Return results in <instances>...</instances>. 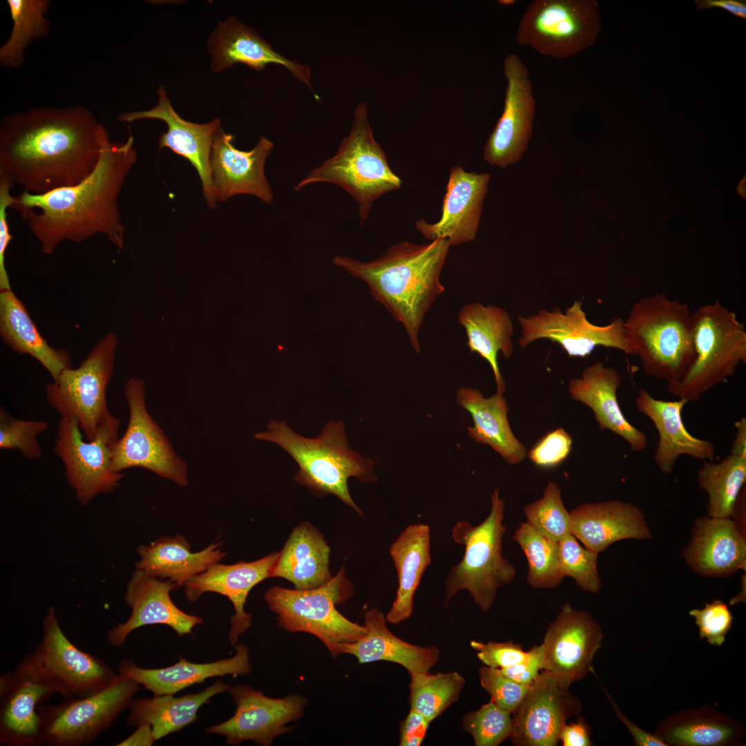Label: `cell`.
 <instances>
[{"instance_id":"1","label":"cell","mask_w":746,"mask_h":746,"mask_svg":"<svg viewBox=\"0 0 746 746\" xmlns=\"http://www.w3.org/2000/svg\"><path fill=\"white\" fill-rule=\"evenodd\" d=\"M108 138L82 106L8 115L0 125V174L36 195L74 186L94 171Z\"/></svg>"},{"instance_id":"2","label":"cell","mask_w":746,"mask_h":746,"mask_svg":"<svg viewBox=\"0 0 746 746\" xmlns=\"http://www.w3.org/2000/svg\"><path fill=\"white\" fill-rule=\"evenodd\" d=\"M129 131L125 142L104 144L94 171L79 183L36 195L23 191L10 207L20 212L41 251L52 254L63 241L83 242L103 234L123 248L125 227L118 197L137 160Z\"/></svg>"},{"instance_id":"3","label":"cell","mask_w":746,"mask_h":746,"mask_svg":"<svg viewBox=\"0 0 746 746\" xmlns=\"http://www.w3.org/2000/svg\"><path fill=\"white\" fill-rule=\"evenodd\" d=\"M450 246L442 238L421 245L403 241L370 262L338 256L332 261L368 285L374 299L403 325L412 348L419 353L423 318L445 290L439 277Z\"/></svg>"},{"instance_id":"4","label":"cell","mask_w":746,"mask_h":746,"mask_svg":"<svg viewBox=\"0 0 746 746\" xmlns=\"http://www.w3.org/2000/svg\"><path fill=\"white\" fill-rule=\"evenodd\" d=\"M344 428L341 421H329L319 436L310 439L297 434L283 421L272 420L265 431L255 433L254 437L273 442L285 450L298 466L294 480L316 497L334 495L363 517L350 494L347 481L355 477L361 482H376L374 463L351 449Z\"/></svg>"},{"instance_id":"5","label":"cell","mask_w":746,"mask_h":746,"mask_svg":"<svg viewBox=\"0 0 746 746\" xmlns=\"http://www.w3.org/2000/svg\"><path fill=\"white\" fill-rule=\"evenodd\" d=\"M624 336L644 373L680 382L696 357L692 313L686 303L654 293L635 303L624 321Z\"/></svg>"},{"instance_id":"6","label":"cell","mask_w":746,"mask_h":746,"mask_svg":"<svg viewBox=\"0 0 746 746\" xmlns=\"http://www.w3.org/2000/svg\"><path fill=\"white\" fill-rule=\"evenodd\" d=\"M491 510L479 525L459 521L453 526L454 542L465 546L463 557L452 566L445 580L447 606L459 591L466 590L483 612L490 609L498 590L516 576L515 566L502 552V540L506 531L503 524L504 501L496 488L490 495Z\"/></svg>"},{"instance_id":"7","label":"cell","mask_w":746,"mask_h":746,"mask_svg":"<svg viewBox=\"0 0 746 746\" xmlns=\"http://www.w3.org/2000/svg\"><path fill=\"white\" fill-rule=\"evenodd\" d=\"M316 182L334 184L349 193L358 204L361 224L374 201L401 187V178L392 171L385 151L374 138L365 102L356 106L350 132L337 153L312 169L294 190Z\"/></svg>"},{"instance_id":"8","label":"cell","mask_w":746,"mask_h":746,"mask_svg":"<svg viewBox=\"0 0 746 746\" xmlns=\"http://www.w3.org/2000/svg\"><path fill=\"white\" fill-rule=\"evenodd\" d=\"M354 593L343 566L327 583L308 590L274 586L264 598L276 614L278 625L289 633L303 632L319 639L333 658L339 656V647L361 638L366 628L346 618L336 609Z\"/></svg>"},{"instance_id":"9","label":"cell","mask_w":746,"mask_h":746,"mask_svg":"<svg viewBox=\"0 0 746 746\" xmlns=\"http://www.w3.org/2000/svg\"><path fill=\"white\" fill-rule=\"evenodd\" d=\"M695 360L684 378L667 383L669 394L688 402L734 375L746 363V329L736 314L718 300L692 313Z\"/></svg>"},{"instance_id":"10","label":"cell","mask_w":746,"mask_h":746,"mask_svg":"<svg viewBox=\"0 0 746 746\" xmlns=\"http://www.w3.org/2000/svg\"><path fill=\"white\" fill-rule=\"evenodd\" d=\"M595 0H535L523 13L516 41L564 59L592 46L601 28Z\"/></svg>"},{"instance_id":"11","label":"cell","mask_w":746,"mask_h":746,"mask_svg":"<svg viewBox=\"0 0 746 746\" xmlns=\"http://www.w3.org/2000/svg\"><path fill=\"white\" fill-rule=\"evenodd\" d=\"M117 336L109 332L92 347L80 365L62 371L45 390L49 405L61 416L73 414L87 441L111 414L106 389L114 371Z\"/></svg>"},{"instance_id":"12","label":"cell","mask_w":746,"mask_h":746,"mask_svg":"<svg viewBox=\"0 0 746 746\" xmlns=\"http://www.w3.org/2000/svg\"><path fill=\"white\" fill-rule=\"evenodd\" d=\"M140 686L119 675L110 686L92 695L39 705L41 745L82 746L93 742L131 707Z\"/></svg>"},{"instance_id":"13","label":"cell","mask_w":746,"mask_h":746,"mask_svg":"<svg viewBox=\"0 0 746 746\" xmlns=\"http://www.w3.org/2000/svg\"><path fill=\"white\" fill-rule=\"evenodd\" d=\"M128 421L124 434L113 443L111 470L122 473L138 467L184 488L189 484L188 466L175 452L160 425L148 412L144 383L130 379L124 387Z\"/></svg>"},{"instance_id":"14","label":"cell","mask_w":746,"mask_h":746,"mask_svg":"<svg viewBox=\"0 0 746 746\" xmlns=\"http://www.w3.org/2000/svg\"><path fill=\"white\" fill-rule=\"evenodd\" d=\"M53 448L65 466L67 482L82 505L99 494H109L119 485L122 473L111 470V448L118 438L120 421L110 414L91 441L84 434L72 414L60 416Z\"/></svg>"},{"instance_id":"15","label":"cell","mask_w":746,"mask_h":746,"mask_svg":"<svg viewBox=\"0 0 746 746\" xmlns=\"http://www.w3.org/2000/svg\"><path fill=\"white\" fill-rule=\"evenodd\" d=\"M41 641L32 651L41 672L57 694L65 698H82L113 683L119 674L102 659L73 644L62 631L56 611L47 610L42 622Z\"/></svg>"},{"instance_id":"16","label":"cell","mask_w":746,"mask_h":746,"mask_svg":"<svg viewBox=\"0 0 746 746\" xmlns=\"http://www.w3.org/2000/svg\"><path fill=\"white\" fill-rule=\"evenodd\" d=\"M236 705L234 714L228 720L210 726L206 733L226 737V743L238 745L251 740L258 745L269 746L274 739L289 733L307 705V699L301 694H289L284 698L266 696L246 684L229 688Z\"/></svg>"},{"instance_id":"17","label":"cell","mask_w":746,"mask_h":746,"mask_svg":"<svg viewBox=\"0 0 746 746\" xmlns=\"http://www.w3.org/2000/svg\"><path fill=\"white\" fill-rule=\"evenodd\" d=\"M582 303L575 300L564 313L558 307L542 309L528 317L518 316L522 336L521 348L539 339H548L559 344L569 356L585 357L597 346L612 347L633 354L624 336V320L615 317L606 325L591 323L582 309Z\"/></svg>"},{"instance_id":"18","label":"cell","mask_w":746,"mask_h":746,"mask_svg":"<svg viewBox=\"0 0 746 746\" xmlns=\"http://www.w3.org/2000/svg\"><path fill=\"white\" fill-rule=\"evenodd\" d=\"M57 689L36 664L32 652L0 678V743L41 746L38 707Z\"/></svg>"},{"instance_id":"19","label":"cell","mask_w":746,"mask_h":746,"mask_svg":"<svg viewBox=\"0 0 746 746\" xmlns=\"http://www.w3.org/2000/svg\"><path fill=\"white\" fill-rule=\"evenodd\" d=\"M603 638L599 623L589 613L564 604L541 644L543 670L553 675L563 688L569 689L574 682L595 673L592 662Z\"/></svg>"},{"instance_id":"20","label":"cell","mask_w":746,"mask_h":746,"mask_svg":"<svg viewBox=\"0 0 746 746\" xmlns=\"http://www.w3.org/2000/svg\"><path fill=\"white\" fill-rule=\"evenodd\" d=\"M507 80L504 106L501 117L484 148V160L492 166L505 168L518 162L533 135L535 100L528 70L515 53L504 60Z\"/></svg>"},{"instance_id":"21","label":"cell","mask_w":746,"mask_h":746,"mask_svg":"<svg viewBox=\"0 0 746 746\" xmlns=\"http://www.w3.org/2000/svg\"><path fill=\"white\" fill-rule=\"evenodd\" d=\"M582 707L576 696L542 670L512 714L509 739L515 746H555L567 719L578 714Z\"/></svg>"},{"instance_id":"22","label":"cell","mask_w":746,"mask_h":746,"mask_svg":"<svg viewBox=\"0 0 746 746\" xmlns=\"http://www.w3.org/2000/svg\"><path fill=\"white\" fill-rule=\"evenodd\" d=\"M233 136L220 125L216 131L210 157L215 197L226 201L238 194L254 195L267 204L274 200L265 173L267 157L274 143L261 137L250 151H240L233 144Z\"/></svg>"},{"instance_id":"23","label":"cell","mask_w":746,"mask_h":746,"mask_svg":"<svg viewBox=\"0 0 746 746\" xmlns=\"http://www.w3.org/2000/svg\"><path fill=\"white\" fill-rule=\"evenodd\" d=\"M169 580L150 575L136 568L126 590L124 601L131 608V614L107 633V640L113 647H120L128 636L138 628L153 624L171 627L179 636L192 634L193 628L203 623L199 616L186 613L172 601L170 593L177 589Z\"/></svg>"},{"instance_id":"24","label":"cell","mask_w":746,"mask_h":746,"mask_svg":"<svg viewBox=\"0 0 746 746\" xmlns=\"http://www.w3.org/2000/svg\"><path fill=\"white\" fill-rule=\"evenodd\" d=\"M157 94L158 104L154 108L122 113L117 120L132 122L139 119H154L164 122L168 129L160 136L159 148H168L191 163L200 177L203 195L209 207L215 209L217 200L213 186L210 157L214 135L220 125V120L215 119L206 124L188 122L175 111L164 86H160Z\"/></svg>"},{"instance_id":"25","label":"cell","mask_w":746,"mask_h":746,"mask_svg":"<svg viewBox=\"0 0 746 746\" xmlns=\"http://www.w3.org/2000/svg\"><path fill=\"white\" fill-rule=\"evenodd\" d=\"M490 178L488 173L467 172L461 165L452 166L441 218L435 223L416 221L417 230L429 240L446 239L450 245L475 240Z\"/></svg>"},{"instance_id":"26","label":"cell","mask_w":746,"mask_h":746,"mask_svg":"<svg viewBox=\"0 0 746 746\" xmlns=\"http://www.w3.org/2000/svg\"><path fill=\"white\" fill-rule=\"evenodd\" d=\"M279 552H274L253 562L233 564L216 563L190 579L184 585L188 600L195 602L205 593L226 596L232 603L234 614L230 618L229 640L235 646L240 636L251 625L252 616L245 611L250 591L258 583L271 577Z\"/></svg>"},{"instance_id":"27","label":"cell","mask_w":746,"mask_h":746,"mask_svg":"<svg viewBox=\"0 0 746 746\" xmlns=\"http://www.w3.org/2000/svg\"><path fill=\"white\" fill-rule=\"evenodd\" d=\"M745 531L732 518L699 517L682 556L693 571L703 577H727L745 571Z\"/></svg>"},{"instance_id":"28","label":"cell","mask_w":746,"mask_h":746,"mask_svg":"<svg viewBox=\"0 0 746 746\" xmlns=\"http://www.w3.org/2000/svg\"><path fill=\"white\" fill-rule=\"evenodd\" d=\"M688 403L682 399H658L643 388L640 389L635 398L638 410L653 422L658 431L659 440L653 461L664 475L673 472L681 455L702 461H714L716 456V448L710 441L698 438L686 429L682 412Z\"/></svg>"},{"instance_id":"29","label":"cell","mask_w":746,"mask_h":746,"mask_svg":"<svg viewBox=\"0 0 746 746\" xmlns=\"http://www.w3.org/2000/svg\"><path fill=\"white\" fill-rule=\"evenodd\" d=\"M570 515L571 534L585 548L598 553L620 540L652 537L644 513L629 502L584 503L573 509Z\"/></svg>"},{"instance_id":"30","label":"cell","mask_w":746,"mask_h":746,"mask_svg":"<svg viewBox=\"0 0 746 746\" xmlns=\"http://www.w3.org/2000/svg\"><path fill=\"white\" fill-rule=\"evenodd\" d=\"M208 51L212 57L211 68L214 73L239 63L256 70H262L267 65L276 64L285 67L312 89L309 66L278 54L258 32L233 17L219 22L209 38Z\"/></svg>"},{"instance_id":"31","label":"cell","mask_w":746,"mask_h":746,"mask_svg":"<svg viewBox=\"0 0 746 746\" xmlns=\"http://www.w3.org/2000/svg\"><path fill=\"white\" fill-rule=\"evenodd\" d=\"M622 377L613 367L597 362L586 367L580 378L568 383L571 397L588 406L601 430H609L624 439L631 450H644L648 443L646 434L624 417L619 405L617 391Z\"/></svg>"},{"instance_id":"32","label":"cell","mask_w":746,"mask_h":746,"mask_svg":"<svg viewBox=\"0 0 746 746\" xmlns=\"http://www.w3.org/2000/svg\"><path fill=\"white\" fill-rule=\"evenodd\" d=\"M231 658L207 663H194L179 657L171 666L159 669L139 667L132 659L122 660L117 673L142 685L153 696L175 695L178 692L208 678L226 675H247L251 670L249 650L244 643H237Z\"/></svg>"},{"instance_id":"33","label":"cell","mask_w":746,"mask_h":746,"mask_svg":"<svg viewBox=\"0 0 746 746\" xmlns=\"http://www.w3.org/2000/svg\"><path fill=\"white\" fill-rule=\"evenodd\" d=\"M363 618L365 634L357 641L341 644L339 655H352L360 664L394 662L408 673L429 671L438 662L440 650L437 647L415 645L396 637L388 628L385 616L379 609L367 610Z\"/></svg>"},{"instance_id":"34","label":"cell","mask_w":746,"mask_h":746,"mask_svg":"<svg viewBox=\"0 0 746 746\" xmlns=\"http://www.w3.org/2000/svg\"><path fill=\"white\" fill-rule=\"evenodd\" d=\"M653 734L667 746H734L742 745V720L709 705L673 713L661 720Z\"/></svg>"},{"instance_id":"35","label":"cell","mask_w":746,"mask_h":746,"mask_svg":"<svg viewBox=\"0 0 746 746\" xmlns=\"http://www.w3.org/2000/svg\"><path fill=\"white\" fill-rule=\"evenodd\" d=\"M457 401L472 417L473 426L468 427L471 439L488 445L510 465L524 460L526 449L510 428V408L504 394L496 392L486 398L477 389L461 387L457 392Z\"/></svg>"},{"instance_id":"36","label":"cell","mask_w":746,"mask_h":746,"mask_svg":"<svg viewBox=\"0 0 746 746\" xmlns=\"http://www.w3.org/2000/svg\"><path fill=\"white\" fill-rule=\"evenodd\" d=\"M330 547L323 535L310 523L294 528L271 571V577L291 582L294 589L308 590L327 583L330 573Z\"/></svg>"},{"instance_id":"37","label":"cell","mask_w":746,"mask_h":746,"mask_svg":"<svg viewBox=\"0 0 746 746\" xmlns=\"http://www.w3.org/2000/svg\"><path fill=\"white\" fill-rule=\"evenodd\" d=\"M221 545L222 542H214L192 552L191 544L181 535L161 537L138 548L140 558L135 567L151 576L169 580L179 587L219 562L226 555Z\"/></svg>"},{"instance_id":"38","label":"cell","mask_w":746,"mask_h":746,"mask_svg":"<svg viewBox=\"0 0 746 746\" xmlns=\"http://www.w3.org/2000/svg\"><path fill=\"white\" fill-rule=\"evenodd\" d=\"M390 554L397 573L398 589L385 619L389 623L397 624L411 617L417 589L432 562L428 525L415 524L407 526L392 544Z\"/></svg>"},{"instance_id":"39","label":"cell","mask_w":746,"mask_h":746,"mask_svg":"<svg viewBox=\"0 0 746 746\" xmlns=\"http://www.w3.org/2000/svg\"><path fill=\"white\" fill-rule=\"evenodd\" d=\"M0 335L16 353L38 361L52 381L57 380L63 370L72 367L69 353L48 343L12 289L0 291Z\"/></svg>"},{"instance_id":"40","label":"cell","mask_w":746,"mask_h":746,"mask_svg":"<svg viewBox=\"0 0 746 746\" xmlns=\"http://www.w3.org/2000/svg\"><path fill=\"white\" fill-rule=\"evenodd\" d=\"M458 323L467 334V345L490 365L497 385V392L504 394L505 381L500 372L498 353L509 358L513 353L512 336L514 327L509 314L502 308L479 303L465 305L459 311Z\"/></svg>"},{"instance_id":"41","label":"cell","mask_w":746,"mask_h":746,"mask_svg":"<svg viewBox=\"0 0 746 746\" xmlns=\"http://www.w3.org/2000/svg\"><path fill=\"white\" fill-rule=\"evenodd\" d=\"M230 685L221 680H216L204 690L174 697V695L153 696L133 700L127 717L129 726L137 727L149 723L155 740L178 732L198 718V711L210 699L229 689Z\"/></svg>"},{"instance_id":"42","label":"cell","mask_w":746,"mask_h":746,"mask_svg":"<svg viewBox=\"0 0 746 746\" xmlns=\"http://www.w3.org/2000/svg\"><path fill=\"white\" fill-rule=\"evenodd\" d=\"M697 480L708 495L707 516L732 518L746 481V456L730 453L718 463L704 460Z\"/></svg>"},{"instance_id":"43","label":"cell","mask_w":746,"mask_h":746,"mask_svg":"<svg viewBox=\"0 0 746 746\" xmlns=\"http://www.w3.org/2000/svg\"><path fill=\"white\" fill-rule=\"evenodd\" d=\"M12 28L8 39L0 48V64L8 68H17L24 61L27 46L46 36L50 24L45 13L48 0H8Z\"/></svg>"},{"instance_id":"44","label":"cell","mask_w":746,"mask_h":746,"mask_svg":"<svg viewBox=\"0 0 746 746\" xmlns=\"http://www.w3.org/2000/svg\"><path fill=\"white\" fill-rule=\"evenodd\" d=\"M408 673L410 709L430 723L459 700L466 684L464 678L457 671Z\"/></svg>"},{"instance_id":"45","label":"cell","mask_w":746,"mask_h":746,"mask_svg":"<svg viewBox=\"0 0 746 746\" xmlns=\"http://www.w3.org/2000/svg\"><path fill=\"white\" fill-rule=\"evenodd\" d=\"M528 562L527 582L535 589H553L564 580L559 568V542L548 538L527 522L513 535Z\"/></svg>"},{"instance_id":"46","label":"cell","mask_w":746,"mask_h":746,"mask_svg":"<svg viewBox=\"0 0 746 746\" xmlns=\"http://www.w3.org/2000/svg\"><path fill=\"white\" fill-rule=\"evenodd\" d=\"M527 522L541 534L559 542L571 534L570 512L564 506L561 490L549 481L543 490V497L524 508Z\"/></svg>"},{"instance_id":"47","label":"cell","mask_w":746,"mask_h":746,"mask_svg":"<svg viewBox=\"0 0 746 746\" xmlns=\"http://www.w3.org/2000/svg\"><path fill=\"white\" fill-rule=\"evenodd\" d=\"M598 554L582 547L569 534L559 542L560 571L564 577H572L585 591L597 593L602 586L597 566Z\"/></svg>"},{"instance_id":"48","label":"cell","mask_w":746,"mask_h":746,"mask_svg":"<svg viewBox=\"0 0 746 746\" xmlns=\"http://www.w3.org/2000/svg\"><path fill=\"white\" fill-rule=\"evenodd\" d=\"M462 727L472 736L476 746H498L510 738L513 715L489 701L479 709L466 713L462 719Z\"/></svg>"},{"instance_id":"49","label":"cell","mask_w":746,"mask_h":746,"mask_svg":"<svg viewBox=\"0 0 746 746\" xmlns=\"http://www.w3.org/2000/svg\"><path fill=\"white\" fill-rule=\"evenodd\" d=\"M48 428L46 421L17 419L1 407L0 448L17 450L28 459H40L43 453L37 437Z\"/></svg>"},{"instance_id":"50","label":"cell","mask_w":746,"mask_h":746,"mask_svg":"<svg viewBox=\"0 0 746 746\" xmlns=\"http://www.w3.org/2000/svg\"><path fill=\"white\" fill-rule=\"evenodd\" d=\"M480 685L490 700L512 714L527 694L530 685H521L503 675L499 669L482 666L479 670Z\"/></svg>"},{"instance_id":"51","label":"cell","mask_w":746,"mask_h":746,"mask_svg":"<svg viewBox=\"0 0 746 746\" xmlns=\"http://www.w3.org/2000/svg\"><path fill=\"white\" fill-rule=\"evenodd\" d=\"M689 613L695 618L700 640L705 638L714 646L723 645L733 623V615L727 604L715 599L706 603L702 609H693Z\"/></svg>"},{"instance_id":"52","label":"cell","mask_w":746,"mask_h":746,"mask_svg":"<svg viewBox=\"0 0 746 746\" xmlns=\"http://www.w3.org/2000/svg\"><path fill=\"white\" fill-rule=\"evenodd\" d=\"M572 439L563 428H559L548 432L527 452V457L536 466L553 468L569 455Z\"/></svg>"},{"instance_id":"53","label":"cell","mask_w":746,"mask_h":746,"mask_svg":"<svg viewBox=\"0 0 746 746\" xmlns=\"http://www.w3.org/2000/svg\"><path fill=\"white\" fill-rule=\"evenodd\" d=\"M470 645L477 651V656L484 665L496 669L506 668L522 662L528 654L521 644L511 641L484 642L473 640Z\"/></svg>"},{"instance_id":"54","label":"cell","mask_w":746,"mask_h":746,"mask_svg":"<svg viewBox=\"0 0 746 746\" xmlns=\"http://www.w3.org/2000/svg\"><path fill=\"white\" fill-rule=\"evenodd\" d=\"M13 186L8 178L0 175V291L11 289L5 258L12 238L7 219V209L10 208L15 202V197L10 193Z\"/></svg>"},{"instance_id":"55","label":"cell","mask_w":746,"mask_h":746,"mask_svg":"<svg viewBox=\"0 0 746 746\" xmlns=\"http://www.w3.org/2000/svg\"><path fill=\"white\" fill-rule=\"evenodd\" d=\"M527 658L512 666L499 669L508 678L521 685H530L544 669L542 647L534 645L528 651Z\"/></svg>"},{"instance_id":"56","label":"cell","mask_w":746,"mask_h":746,"mask_svg":"<svg viewBox=\"0 0 746 746\" xmlns=\"http://www.w3.org/2000/svg\"><path fill=\"white\" fill-rule=\"evenodd\" d=\"M429 723L425 717L414 710L410 709L406 717L400 724V746H419L423 743Z\"/></svg>"},{"instance_id":"57","label":"cell","mask_w":746,"mask_h":746,"mask_svg":"<svg viewBox=\"0 0 746 746\" xmlns=\"http://www.w3.org/2000/svg\"><path fill=\"white\" fill-rule=\"evenodd\" d=\"M591 728L583 716L570 724L565 723L560 730L559 741L563 746H591Z\"/></svg>"},{"instance_id":"58","label":"cell","mask_w":746,"mask_h":746,"mask_svg":"<svg viewBox=\"0 0 746 746\" xmlns=\"http://www.w3.org/2000/svg\"><path fill=\"white\" fill-rule=\"evenodd\" d=\"M611 705L619 720L624 724L627 729L632 736L635 745L637 746H667L660 738H659L653 733L650 734L641 728H640L636 724L631 721L627 718L623 713L620 710L618 707L613 701L611 696L609 694L606 690L602 687Z\"/></svg>"},{"instance_id":"59","label":"cell","mask_w":746,"mask_h":746,"mask_svg":"<svg viewBox=\"0 0 746 746\" xmlns=\"http://www.w3.org/2000/svg\"><path fill=\"white\" fill-rule=\"evenodd\" d=\"M696 8L704 10L711 8L725 10L734 16L746 19V2L738 0H696Z\"/></svg>"},{"instance_id":"60","label":"cell","mask_w":746,"mask_h":746,"mask_svg":"<svg viewBox=\"0 0 746 746\" xmlns=\"http://www.w3.org/2000/svg\"><path fill=\"white\" fill-rule=\"evenodd\" d=\"M136 730L129 736L117 743L116 746H151L156 741L151 726L149 723H142L136 727Z\"/></svg>"},{"instance_id":"61","label":"cell","mask_w":746,"mask_h":746,"mask_svg":"<svg viewBox=\"0 0 746 746\" xmlns=\"http://www.w3.org/2000/svg\"><path fill=\"white\" fill-rule=\"evenodd\" d=\"M736 435L731 446L730 453L746 456V417H742L734 423Z\"/></svg>"},{"instance_id":"62","label":"cell","mask_w":746,"mask_h":746,"mask_svg":"<svg viewBox=\"0 0 746 746\" xmlns=\"http://www.w3.org/2000/svg\"><path fill=\"white\" fill-rule=\"evenodd\" d=\"M499 3H502L504 5H508L509 6V5L515 4V1H514V0H507V1L504 0V1H499Z\"/></svg>"}]
</instances>
